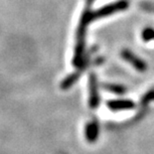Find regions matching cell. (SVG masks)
I'll return each mask as SVG.
<instances>
[{
    "label": "cell",
    "instance_id": "7a4b0ae2",
    "mask_svg": "<svg viewBox=\"0 0 154 154\" xmlns=\"http://www.w3.org/2000/svg\"><path fill=\"white\" fill-rule=\"evenodd\" d=\"M127 8H128V1H126V0H119V1L112 2L110 4H106L96 11L91 12V21L107 17V16L112 15L116 12L125 10Z\"/></svg>",
    "mask_w": 154,
    "mask_h": 154
},
{
    "label": "cell",
    "instance_id": "5b68a950",
    "mask_svg": "<svg viewBox=\"0 0 154 154\" xmlns=\"http://www.w3.org/2000/svg\"><path fill=\"white\" fill-rule=\"evenodd\" d=\"M106 106L112 111H122L134 109L135 103L131 100H111L107 101Z\"/></svg>",
    "mask_w": 154,
    "mask_h": 154
},
{
    "label": "cell",
    "instance_id": "9c48e42d",
    "mask_svg": "<svg viewBox=\"0 0 154 154\" xmlns=\"http://www.w3.org/2000/svg\"><path fill=\"white\" fill-rule=\"evenodd\" d=\"M142 40L145 42L153 41L154 40V29L151 27H146L144 28V30L141 33Z\"/></svg>",
    "mask_w": 154,
    "mask_h": 154
},
{
    "label": "cell",
    "instance_id": "3957f363",
    "mask_svg": "<svg viewBox=\"0 0 154 154\" xmlns=\"http://www.w3.org/2000/svg\"><path fill=\"white\" fill-rule=\"evenodd\" d=\"M88 104L91 109H96L100 104V94L97 76L94 74H91L88 78Z\"/></svg>",
    "mask_w": 154,
    "mask_h": 154
},
{
    "label": "cell",
    "instance_id": "30bf717a",
    "mask_svg": "<svg viewBox=\"0 0 154 154\" xmlns=\"http://www.w3.org/2000/svg\"><path fill=\"white\" fill-rule=\"evenodd\" d=\"M152 100H154V88L150 90L149 91H147V93L144 94L140 103H141V104H143V106H145V104H148L149 103H151Z\"/></svg>",
    "mask_w": 154,
    "mask_h": 154
},
{
    "label": "cell",
    "instance_id": "6da1fadb",
    "mask_svg": "<svg viewBox=\"0 0 154 154\" xmlns=\"http://www.w3.org/2000/svg\"><path fill=\"white\" fill-rule=\"evenodd\" d=\"M91 21V11L85 10L82 15L80 25L77 31V44L74 52L73 65L75 67H81L84 62V54H85V35H86L87 26L90 24Z\"/></svg>",
    "mask_w": 154,
    "mask_h": 154
},
{
    "label": "cell",
    "instance_id": "ba28073f",
    "mask_svg": "<svg viewBox=\"0 0 154 154\" xmlns=\"http://www.w3.org/2000/svg\"><path fill=\"white\" fill-rule=\"evenodd\" d=\"M103 88L106 91H111L116 94H123L126 91V88L121 85H113V84H104Z\"/></svg>",
    "mask_w": 154,
    "mask_h": 154
},
{
    "label": "cell",
    "instance_id": "277c9868",
    "mask_svg": "<svg viewBox=\"0 0 154 154\" xmlns=\"http://www.w3.org/2000/svg\"><path fill=\"white\" fill-rule=\"evenodd\" d=\"M121 57L124 61L131 65L136 71L145 72L147 70V64L145 63V61H143L141 58H139L128 49H124L121 51Z\"/></svg>",
    "mask_w": 154,
    "mask_h": 154
},
{
    "label": "cell",
    "instance_id": "8992f818",
    "mask_svg": "<svg viewBox=\"0 0 154 154\" xmlns=\"http://www.w3.org/2000/svg\"><path fill=\"white\" fill-rule=\"evenodd\" d=\"M100 136V126L97 120H91L85 127V137L88 142L94 143Z\"/></svg>",
    "mask_w": 154,
    "mask_h": 154
},
{
    "label": "cell",
    "instance_id": "52a82bcc",
    "mask_svg": "<svg viewBox=\"0 0 154 154\" xmlns=\"http://www.w3.org/2000/svg\"><path fill=\"white\" fill-rule=\"evenodd\" d=\"M80 76H81V73L78 71L75 72L73 74L69 75L68 77H66L63 81H62L60 88L62 90H69V88H70L79 80V79H80Z\"/></svg>",
    "mask_w": 154,
    "mask_h": 154
}]
</instances>
